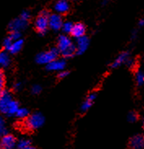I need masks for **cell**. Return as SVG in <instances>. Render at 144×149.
<instances>
[{"mask_svg": "<svg viewBox=\"0 0 144 149\" xmlns=\"http://www.w3.org/2000/svg\"><path fill=\"white\" fill-rule=\"evenodd\" d=\"M57 51L65 59L72 57L76 54V47L71 38L67 35H60L57 41Z\"/></svg>", "mask_w": 144, "mask_h": 149, "instance_id": "obj_1", "label": "cell"}, {"mask_svg": "<svg viewBox=\"0 0 144 149\" xmlns=\"http://www.w3.org/2000/svg\"><path fill=\"white\" fill-rule=\"evenodd\" d=\"M45 122V117L41 113H34L29 115L27 118L24 123L25 127L28 130H33L39 129L42 127Z\"/></svg>", "mask_w": 144, "mask_h": 149, "instance_id": "obj_2", "label": "cell"}, {"mask_svg": "<svg viewBox=\"0 0 144 149\" xmlns=\"http://www.w3.org/2000/svg\"><path fill=\"white\" fill-rule=\"evenodd\" d=\"M58 56H59V52L57 49L51 48L48 51L39 53L36 57V61L39 65H47L51 62L56 60Z\"/></svg>", "mask_w": 144, "mask_h": 149, "instance_id": "obj_3", "label": "cell"}, {"mask_svg": "<svg viewBox=\"0 0 144 149\" xmlns=\"http://www.w3.org/2000/svg\"><path fill=\"white\" fill-rule=\"evenodd\" d=\"M49 16H50V14L48 13V12L42 11L35 20V22H34L35 29H36L37 31L41 34L45 33L49 28V25H48V17H49Z\"/></svg>", "mask_w": 144, "mask_h": 149, "instance_id": "obj_4", "label": "cell"}, {"mask_svg": "<svg viewBox=\"0 0 144 149\" xmlns=\"http://www.w3.org/2000/svg\"><path fill=\"white\" fill-rule=\"evenodd\" d=\"M13 100L14 99L12 97V93L5 90L0 95V113L6 115L8 107Z\"/></svg>", "mask_w": 144, "mask_h": 149, "instance_id": "obj_5", "label": "cell"}, {"mask_svg": "<svg viewBox=\"0 0 144 149\" xmlns=\"http://www.w3.org/2000/svg\"><path fill=\"white\" fill-rule=\"evenodd\" d=\"M28 25V21L22 20L20 17L15 18L10 21L8 24V28L11 32H20L24 30Z\"/></svg>", "mask_w": 144, "mask_h": 149, "instance_id": "obj_6", "label": "cell"}, {"mask_svg": "<svg viewBox=\"0 0 144 149\" xmlns=\"http://www.w3.org/2000/svg\"><path fill=\"white\" fill-rule=\"evenodd\" d=\"M62 24H63V19L60 15L59 14H50V16L48 17V25L49 28L51 29L52 30L58 31L62 28Z\"/></svg>", "mask_w": 144, "mask_h": 149, "instance_id": "obj_7", "label": "cell"}, {"mask_svg": "<svg viewBox=\"0 0 144 149\" xmlns=\"http://www.w3.org/2000/svg\"><path fill=\"white\" fill-rule=\"evenodd\" d=\"M16 146V139L12 134H7L1 137L0 149H13Z\"/></svg>", "mask_w": 144, "mask_h": 149, "instance_id": "obj_8", "label": "cell"}, {"mask_svg": "<svg viewBox=\"0 0 144 149\" xmlns=\"http://www.w3.org/2000/svg\"><path fill=\"white\" fill-rule=\"evenodd\" d=\"M132 61L129 60V53L128 52H121L116 57V60L112 62V64L111 65V67L112 69H116L117 67H119L123 64H128V65H131Z\"/></svg>", "mask_w": 144, "mask_h": 149, "instance_id": "obj_9", "label": "cell"}, {"mask_svg": "<svg viewBox=\"0 0 144 149\" xmlns=\"http://www.w3.org/2000/svg\"><path fill=\"white\" fill-rule=\"evenodd\" d=\"M66 67V61L64 59H56L47 65V69L52 72H60Z\"/></svg>", "mask_w": 144, "mask_h": 149, "instance_id": "obj_10", "label": "cell"}, {"mask_svg": "<svg viewBox=\"0 0 144 149\" xmlns=\"http://www.w3.org/2000/svg\"><path fill=\"white\" fill-rule=\"evenodd\" d=\"M89 45H90V40L85 35L84 37H81L78 38L77 41L76 47V53L81 55L88 49Z\"/></svg>", "mask_w": 144, "mask_h": 149, "instance_id": "obj_11", "label": "cell"}, {"mask_svg": "<svg viewBox=\"0 0 144 149\" xmlns=\"http://www.w3.org/2000/svg\"><path fill=\"white\" fill-rule=\"evenodd\" d=\"M54 9L56 11V14H65L69 11L70 9V5L68 3V1L65 0H60L57 1L55 5H54Z\"/></svg>", "mask_w": 144, "mask_h": 149, "instance_id": "obj_12", "label": "cell"}, {"mask_svg": "<svg viewBox=\"0 0 144 149\" xmlns=\"http://www.w3.org/2000/svg\"><path fill=\"white\" fill-rule=\"evenodd\" d=\"M86 30V26L84 24H81V23H77V24H73V26H72L71 34H72V37L76 38L77 39H78L81 37L85 36Z\"/></svg>", "mask_w": 144, "mask_h": 149, "instance_id": "obj_13", "label": "cell"}, {"mask_svg": "<svg viewBox=\"0 0 144 149\" xmlns=\"http://www.w3.org/2000/svg\"><path fill=\"white\" fill-rule=\"evenodd\" d=\"M96 96H97V95L95 92H91L89 94L86 100L82 103V104L81 106V111L82 113H86V111H88L89 109L91 108L94 101L96 99Z\"/></svg>", "mask_w": 144, "mask_h": 149, "instance_id": "obj_14", "label": "cell"}, {"mask_svg": "<svg viewBox=\"0 0 144 149\" xmlns=\"http://www.w3.org/2000/svg\"><path fill=\"white\" fill-rule=\"evenodd\" d=\"M144 146V139L143 137L138 134L134 135V137L130 139L129 141V147L131 149H143Z\"/></svg>", "mask_w": 144, "mask_h": 149, "instance_id": "obj_15", "label": "cell"}, {"mask_svg": "<svg viewBox=\"0 0 144 149\" xmlns=\"http://www.w3.org/2000/svg\"><path fill=\"white\" fill-rule=\"evenodd\" d=\"M11 64V58L9 53L6 51L0 52V70L2 68H8Z\"/></svg>", "mask_w": 144, "mask_h": 149, "instance_id": "obj_16", "label": "cell"}, {"mask_svg": "<svg viewBox=\"0 0 144 149\" xmlns=\"http://www.w3.org/2000/svg\"><path fill=\"white\" fill-rule=\"evenodd\" d=\"M23 45H24V41L23 39H19L17 41H14L12 42V45L10 47V48L8 50V53H11V54H16L20 52V50L23 47Z\"/></svg>", "mask_w": 144, "mask_h": 149, "instance_id": "obj_17", "label": "cell"}, {"mask_svg": "<svg viewBox=\"0 0 144 149\" xmlns=\"http://www.w3.org/2000/svg\"><path fill=\"white\" fill-rule=\"evenodd\" d=\"M19 109H20L19 103L16 100H13L11 102L9 107H8V111H7V113H6V116H8V117H13V116H15L16 112H17V110Z\"/></svg>", "mask_w": 144, "mask_h": 149, "instance_id": "obj_18", "label": "cell"}, {"mask_svg": "<svg viewBox=\"0 0 144 149\" xmlns=\"http://www.w3.org/2000/svg\"><path fill=\"white\" fill-rule=\"evenodd\" d=\"M135 81L138 86H143L144 84V73L143 70L138 69L135 73Z\"/></svg>", "mask_w": 144, "mask_h": 149, "instance_id": "obj_19", "label": "cell"}, {"mask_svg": "<svg viewBox=\"0 0 144 149\" xmlns=\"http://www.w3.org/2000/svg\"><path fill=\"white\" fill-rule=\"evenodd\" d=\"M15 116L18 118H20V119H24V118H27L29 116V112L27 109L20 108L17 110Z\"/></svg>", "mask_w": 144, "mask_h": 149, "instance_id": "obj_20", "label": "cell"}, {"mask_svg": "<svg viewBox=\"0 0 144 149\" xmlns=\"http://www.w3.org/2000/svg\"><path fill=\"white\" fill-rule=\"evenodd\" d=\"M16 146L19 149H26L30 147V141L27 139H21L20 140L16 142Z\"/></svg>", "mask_w": 144, "mask_h": 149, "instance_id": "obj_21", "label": "cell"}, {"mask_svg": "<svg viewBox=\"0 0 144 149\" xmlns=\"http://www.w3.org/2000/svg\"><path fill=\"white\" fill-rule=\"evenodd\" d=\"M7 134H8V129L6 126V121L3 117L0 116V137H3Z\"/></svg>", "mask_w": 144, "mask_h": 149, "instance_id": "obj_22", "label": "cell"}, {"mask_svg": "<svg viewBox=\"0 0 144 149\" xmlns=\"http://www.w3.org/2000/svg\"><path fill=\"white\" fill-rule=\"evenodd\" d=\"M72 26H73V24H72L71 21H65V22H63L61 29L65 33H71L72 29Z\"/></svg>", "mask_w": 144, "mask_h": 149, "instance_id": "obj_23", "label": "cell"}, {"mask_svg": "<svg viewBox=\"0 0 144 149\" xmlns=\"http://www.w3.org/2000/svg\"><path fill=\"white\" fill-rule=\"evenodd\" d=\"M5 84H6V79L5 75L3 70H0V95L5 91Z\"/></svg>", "mask_w": 144, "mask_h": 149, "instance_id": "obj_24", "label": "cell"}, {"mask_svg": "<svg viewBox=\"0 0 144 149\" xmlns=\"http://www.w3.org/2000/svg\"><path fill=\"white\" fill-rule=\"evenodd\" d=\"M12 42H13V41H12L9 37H7V38H4L3 42V48L5 49L4 51L8 52V50H9L10 47H11V45H12Z\"/></svg>", "mask_w": 144, "mask_h": 149, "instance_id": "obj_25", "label": "cell"}, {"mask_svg": "<svg viewBox=\"0 0 144 149\" xmlns=\"http://www.w3.org/2000/svg\"><path fill=\"white\" fill-rule=\"evenodd\" d=\"M8 37L14 42V41L21 39V33L20 32H11L10 33V35Z\"/></svg>", "mask_w": 144, "mask_h": 149, "instance_id": "obj_26", "label": "cell"}, {"mask_svg": "<svg viewBox=\"0 0 144 149\" xmlns=\"http://www.w3.org/2000/svg\"><path fill=\"white\" fill-rule=\"evenodd\" d=\"M128 121L130 122H135L138 120V114L134 112H131L128 114Z\"/></svg>", "mask_w": 144, "mask_h": 149, "instance_id": "obj_27", "label": "cell"}, {"mask_svg": "<svg viewBox=\"0 0 144 149\" xmlns=\"http://www.w3.org/2000/svg\"><path fill=\"white\" fill-rule=\"evenodd\" d=\"M20 18H21L22 20H25V21H28L29 20V18H30V13L28 12V11H23V12L20 13V16H19Z\"/></svg>", "mask_w": 144, "mask_h": 149, "instance_id": "obj_28", "label": "cell"}, {"mask_svg": "<svg viewBox=\"0 0 144 149\" xmlns=\"http://www.w3.org/2000/svg\"><path fill=\"white\" fill-rule=\"evenodd\" d=\"M31 91L33 95H38L42 91V87L39 85H33L31 89Z\"/></svg>", "mask_w": 144, "mask_h": 149, "instance_id": "obj_29", "label": "cell"}, {"mask_svg": "<svg viewBox=\"0 0 144 149\" xmlns=\"http://www.w3.org/2000/svg\"><path fill=\"white\" fill-rule=\"evenodd\" d=\"M68 74H69V72L64 69V70H62V71L59 72L58 77H60V79H63V78H65L66 77H68Z\"/></svg>", "mask_w": 144, "mask_h": 149, "instance_id": "obj_30", "label": "cell"}, {"mask_svg": "<svg viewBox=\"0 0 144 149\" xmlns=\"http://www.w3.org/2000/svg\"><path fill=\"white\" fill-rule=\"evenodd\" d=\"M21 87H22V83L20 82V81H16L13 84V89L15 91H20Z\"/></svg>", "mask_w": 144, "mask_h": 149, "instance_id": "obj_31", "label": "cell"}, {"mask_svg": "<svg viewBox=\"0 0 144 149\" xmlns=\"http://www.w3.org/2000/svg\"><path fill=\"white\" fill-rule=\"evenodd\" d=\"M138 25H139L140 27L143 26V25H144V20H143V19H141V20L138 21Z\"/></svg>", "mask_w": 144, "mask_h": 149, "instance_id": "obj_32", "label": "cell"}, {"mask_svg": "<svg viewBox=\"0 0 144 149\" xmlns=\"http://www.w3.org/2000/svg\"><path fill=\"white\" fill-rule=\"evenodd\" d=\"M26 149H36V148H33V147H31V146H30V147H29L28 148H26Z\"/></svg>", "mask_w": 144, "mask_h": 149, "instance_id": "obj_33", "label": "cell"}]
</instances>
